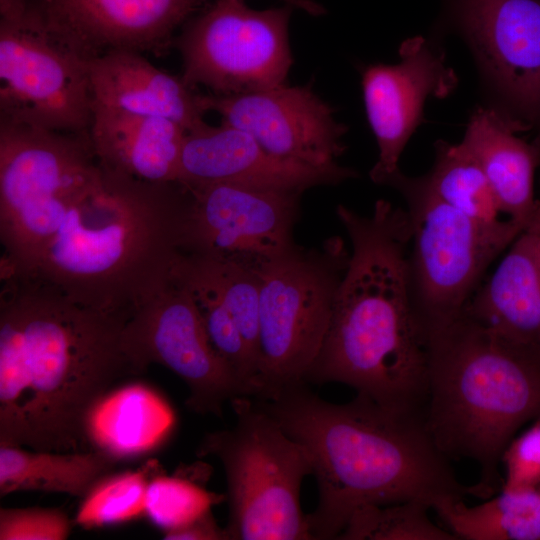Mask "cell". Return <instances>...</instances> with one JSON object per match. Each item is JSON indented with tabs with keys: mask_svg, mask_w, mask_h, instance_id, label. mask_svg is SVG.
I'll return each mask as SVG.
<instances>
[{
	"mask_svg": "<svg viewBox=\"0 0 540 540\" xmlns=\"http://www.w3.org/2000/svg\"><path fill=\"white\" fill-rule=\"evenodd\" d=\"M1 281L0 445L95 449L91 413L115 384L142 375L124 346L130 315L81 305L37 278Z\"/></svg>",
	"mask_w": 540,
	"mask_h": 540,
	"instance_id": "obj_1",
	"label": "cell"
},
{
	"mask_svg": "<svg viewBox=\"0 0 540 540\" xmlns=\"http://www.w3.org/2000/svg\"><path fill=\"white\" fill-rule=\"evenodd\" d=\"M257 403L308 451L318 502L307 514L313 539H337L367 504L419 500L431 508L474 495L460 483L420 416L389 410L357 393L335 404L306 382Z\"/></svg>",
	"mask_w": 540,
	"mask_h": 540,
	"instance_id": "obj_2",
	"label": "cell"
},
{
	"mask_svg": "<svg viewBox=\"0 0 540 540\" xmlns=\"http://www.w3.org/2000/svg\"><path fill=\"white\" fill-rule=\"evenodd\" d=\"M352 250L322 347L304 382L353 387L380 406L422 416L428 351L409 285L406 210L378 200L369 215L338 205Z\"/></svg>",
	"mask_w": 540,
	"mask_h": 540,
	"instance_id": "obj_3",
	"label": "cell"
},
{
	"mask_svg": "<svg viewBox=\"0 0 540 540\" xmlns=\"http://www.w3.org/2000/svg\"><path fill=\"white\" fill-rule=\"evenodd\" d=\"M187 202L178 182H147L100 163L30 277L81 305L130 315L170 280Z\"/></svg>",
	"mask_w": 540,
	"mask_h": 540,
	"instance_id": "obj_4",
	"label": "cell"
},
{
	"mask_svg": "<svg viewBox=\"0 0 540 540\" xmlns=\"http://www.w3.org/2000/svg\"><path fill=\"white\" fill-rule=\"evenodd\" d=\"M427 351L425 428L446 458L478 465L475 496H493L506 447L540 414V362L465 311L427 339Z\"/></svg>",
	"mask_w": 540,
	"mask_h": 540,
	"instance_id": "obj_5",
	"label": "cell"
},
{
	"mask_svg": "<svg viewBox=\"0 0 540 540\" xmlns=\"http://www.w3.org/2000/svg\"><path fill=\"white\" fill-rule=\"evenodd\" d=\"M100 163L86 133L0 121L1 278L30 277Z\"/></svg>",
	"mask_w": 540,
	"mask_h": 540,
	"instance_id": "obj_6",
	"label": "cell"
},
{
	"mask_svg": "<svg viewBox=\"0 0 540 540\" xmlns=\"http://www.w3.org/2000/svg\"><path fill=\"white\" fill-rule=\"evenodd\" d=\"M235 423L208 433L197 455L217 458L227 483V540L313 539L301 508L303 479L313 474L306 448L253 397L230 402Z\"/></svg>",
	"mask_w": 540,
	"mask_h": 540,
	"instance_id": "obj_7",
	"label": "cell"
},
{
	"mask_svg": "<svg viewBox=\"0 0 540 540\" xmlns=\"http://www.w3.org/2000/svg\"><path fill=\"white\" fill-rule=\"evenodd\" d=\"M385 185L398 190L407 204L410 293L427 344L464 313L486 269L524 228L508 218L490 225L465 216L441 201L424 176L398 170Z\"/></svg>",
	"mask_w": 540,
	"mask_h": 540,
	"instance_id": "obj_8",
	"label": "cell"
},
{
	"mask_svg": "<svg viewBox=\"0 0 540 540\" xmlns=\"http://www.w3.org/2000/svg\"><path fill=\"white\" fill-rule=\"evenodd\" d=\"M350 260L338 236L299 244L266 263L260 282L257 374L253 398L269 400L304 382L325 339Z\"/></svg>",
	"mask_w": 540,
	"mask_h": 540,
	"instance_id": "obj_9",
	"label": "cell"
},
{
	"mask_svg": "<svg viewBox=\"0 0 540 540\" xmlns=\"http://www.w3.org/2000/svg\"><path fill=\"white\" fill-rule=\"evenodd\" d=\"M292 6L251 9L245 0H212L188 20L173 45L181 76L217 95H233L287 83Z\"/></svg>",
	"mask_w": 540,
	"mask_h": 540,
	"instance_id": "obj_10",
	"label": "cell"
},
{
	"mask_svg": "<svg viewBox=\"0 0 540 540\" xmlns=\"http://www.w3.org/2000/svg\"><path fill=\"white\" fill-rule=\"evenodd\" d=\"M88 62L27 14L0 19V121L89 132L94 100Z\"/></svg>",
	"mask_w": 540,
	"mask_h": 540,
	"instance_id": "obj_11",
	"label": "cell"
},
{
	"mask_svg": "<svg viewBox=\"0 0 540 540\" xmlns=\"http://www.w3.org/2000/svg\"><path fill=\"white\" fill-rule=\"evenodd\" d=\"M127 354L143 374L160 364L188 388L186 406L221 417L223 407L241 390L214 349L196 302L181 283L170 280L134 308L124 327Z\"/></svg>",
	"mask_w": 540,
	"mask_h": 540,
	"instance_id": "obj_12",
	"label": "cell"
},
{
	"mask_svg": "<svg viewBox=\"0 0 540 540\" xmlns=\"http://www.w3.org/2000/svg\"><path fill=\"white\" fill-rule=\"evenodd\" d=\"M186 189L183 252L228 259L258 271L297 244L301 192L231 183Z\"/></svg>",
	"mask_w": 540,
	"mask_h": 540,
	"instance_id": "obj_13",
	"label": "cell"
},
{
	"mask_svg": "<svg viewBox=\"0 0 540 540\" xmlns=\"http://www.w3.org/2000/svg\"><path fill=\"white\" fill-rule=\"evenodd\" d=\"M502 114L540 127V0H447Z\"/></svg>",
	"mask_w": 540,
	"mask_h": 540,
	"instance_id": "obj_14",
	"label": "cell"
},
{
	"mask_svg": "<svg viewBox=\"0 0 540 540\" xmlns=\"http://www.w3.org/2000/svg\"><path fill=\"white\" fill-rule=\"evenodd\" d=\"M26 14L91 60L112 50L166 52L212 0H25Z\"/></svg>",
	"mask_w": 540,
	"mask_h": 540,
	"instance_id": "obj_15",
	"label": "cell"
},
{
	"mask_svg": "<svg viewBox=\"0 0 540 540\" xmlns=\"http://www.w3.org/2000/svg\"><path fill=\"white\" fill-rule=\"evenodd\" d=\"M207 111L221 123L252 136L268 152L288 160L327 167L339 164L348 128L311 82L233 95L204 94Z\"/></svg>",
	"mask_w": 540,
	"mask_h": 540,
	"instance_id": "obj_16",
	"label": "cell"
},
{
	"mask_svg": "<svg viewBox=\"0 0 540 540\" xmlns=\"http://www.w3.org/2000/svg\"><path fill=\"white\" fill-rule=\"evenodd\" d=\"M399 55L398 64L370 65L362 74L365 110L379 149L370 178L381 185L400 170V156L421 122L425 100L447 96L457 83L443 55L423 37L404 41Z\"/></svg>",
	"mask_w": 540,
	"mask_h": 540,
	"instance_id": "obj_17",
	"label": "cell"
},
{
	"mask_svg": "<svg viewBox=\"0 0 540 540\" xmlns=\"http://www.w3.org/2000/svg\"><path fill=\"white\" fill-rule=\"evenodd\" d=\"M356 177V170L340 164L317 167L278 157L236 127L206 123L185 136L177 182L185 188L231 183L303 193Z\"/></svg>",
	"mask_w": 540,
	"mask_h": 540,
	"instance_id": "obj_18",
	"label": "cell"
},
{
	"mask_svg": "<svg viewBox=\"0 0 540 540\" xmlns=\"http://www.w3.org/2000/svg\"><path fill=\"white\" fill-rule=\"evenodd\" d=\"M88 66L96 106L166 118L187 133L206 124L204 94L140 52L112 50L89 60Z\"/></svg>",
	"mask_w": 540,
	"mask_h": 540,
	"instance_id": "obj_19",
	"label": "cell"
},
{
	"mask_svg": "<svg viewBox=\"0 0 540 540\" xmlns=\"http://www.w3.org/2000/svg\"><path fill=\"white\" fill-rule=\"evenodd\" d=\"M187 132L162 117L94 105L89 137L99 162L153 183L177 182Z\"/></svg>",
	"mask_w": 540,
	"mask_h": 540,
	"instance_id": "obj_20",
	"label": "cell"
},
{
	"mask_svg": "<svg viewBox=\"0 0 540 540\" xmlns=\"http://www.w3.org/2000/svg\"><path fill=\"white\" fill-rule=\"evenodd\" d=\"M465 313L507 341L540 350V259L531 232H522Z\"/></svg>",
	"mask_w": 540,
	"mask_h": 540,
	"instance_id": "obj_21",
	"label": "cell"
},
{
	"mask_svg": "<svg viewBox=\"0 0 540 540\" xmlns=\"http://www.w3.org/2000/svg\"><path fill=\"white\" fill-rule=\"evenodd\" d=\"M523 128L498 110L478 108L470 117L461 142L479 163L504 215L524 230L537 199L534 174L536 149L518 138Z\"/></svg>",
	"mask_w": 540,
	"mask_h": 540,
	"instance_id": "obj_22",
	"label": "cell"
},
{
	"mask_svg": "<svg viewBox=\"0 0 540 540\" xmlns=\"http://www.w3.org/2000/svg\"><path fill=\"white\" fill-rule=\"evenodd\" d=\"M118 462L101 449L58 452L0 445V495L34 490L83 499Z\"/></svg>",
	"mask_w": 540,
	"mask_h": 540,
	"instance_id": "obj_23",
	"label": "cell"
},
{
	"mask_svg": "<svg viewBox=\"0 0 540 540\" xmlns=\"http://www.w3.org/2000/svg\"><path fill=\"white\" fill-rule=\"evenodd\" d=\"M174 415L168 404L141 385L109 392L95 407L88 422L93 448L120 458L156 446L170 432Z\"/></svg>",
	"mask_w": 540,
	"mask_h": 540,
	"instance_id": "obj_24",
	"label": "cell"
},
{
	"mask_svg": "<svg viewBox=\"0 0 540 540\" xmlns=\"http://www.w3.org/2000/svg\"><path fill=\"white\" fill-rule=\"evenodd\" d=\"M434 510L458 539L540 540V488L502 489L475 506L447 500Z\"/></svg>",
	"mask_w": 540,
	"mask_h": 540,
	"instance_id": "obj_25",
	"label": "cell"
},
{
	"mask_svg": "<svg viewBox=\"0 0 540 540\" xmlns=\"http://www.w3.org/2000/svg\"><path fill=\"white\" fill-rule=\"evenodd\" d=\"M171 279L190 291L214 349L230 368L242 396L252 397L255 361L236 321L197 256L181 252L173 265Z\"/></svg>",
	"mask_w": 540,
	"mask_h": 540,
	"instance_id": "obj_26",
	"label": "cell"
},
{
	"mask_svg": "<svg viewBox=\"0 0 540 540\" xmlns=\"http://www.w3.org/2000/svg\"><path fill=\"white\" fill-rule=\"evenodd\" d=\"M424 178L441 201L465 216L490 225L503 221L487 177L462 143L438 141L434 165Z\"/></svg>",
	"mask_w": 540,
	"mask_h": 540,
	"instance_id": "obj_27",
	"label": "cell"
},
{
	"mask_svg": "<svg viewBox=\"0 0 540 540\" xmlns=\"http://www.w3.org/2000/svg\"><path fill=\"white\" fill-rule=\"evenodd\" d=\"M431 507L419 500L356 509L337 539L343 540H457L431 521Z\"/></svg>",
	"mask_w": 540,
	"mask_h": 540,
	"instance_id": "obj_28",
	"label": "cell"
},
{
	"mask_svg": "<svg viewBox=\"0 0 540 540\" xmlns=\"http://www.w3.org/2000/svg\"><path fill=\"white\" fill-rule=\"evenodd\" d=\"M192 254L201 262L236 321L255 361L257 374L260 306V282L257 271L228 259Z\"/></svg>",
	"mask_w": 540,
	"mask_h": 540,
	"instance_id": "obj_29",
	"label": "cell"
},
{
	"mask_svg": "<svg viewBox=\"0 0 540 540\" xmlns=\"http://www.w3.org/2000/svg\"><path fill=\"white\" fill-rule=\"evenodd\" d=\"M148 482L140 470L107 475L83 498L76 523L94 528L137 518L145 513Z\"/></svg>",
	"mask_w": 540,
	"mask_h": 540,
	"instance_id": "obj_30",
	"label": "cell"
},
{
	"mask_svg": "<svg viewBox=\"0 0 540 540\" xmlns=\"http://www.w3.org/2000/svg\"><path fill=\"white\" fill-rule=\"evenodd\" d=\"M224 499V495L209 492L188 478L157 476L147 485L145 514L167 531L190 522Z\"/></svg>",
	"mask_w": 540,
	"mask_h": 540,
	"instance_id": "obj_31",
	"label": "cell"
},
{
	"mask_svg": "<svg viewBox=\"0 0 540 540\" xmlns=\"http://www.w3.org/2000/svg\"><path fill=\"white\" fill-rule=\"evenodd\" d=\"M71 522L56 508H1L0 540H63Z\"/></svg>",
	"mask_w": 540,
	"mask_h": 540,
	"instance_id": "obj_32",
	"label": "cell"
},
{
	"mask_svg": "<svg viewBox=\"0 0 540 540\" xmlns=\"http://www.w3.org/2000/svg\"><path fill=\"white\" fill-rule=\"evenodd\" d=\"M501 462L505 469L503 490L540 487V414L526 431L510 441Z\"/></svg>",
	"mask_w": 540,
	"mask_h": 540,
	"instance_id": "obj_33",
	"label": "cell"
},
{
	"mask_svg": "<svg viewBox=\"0 0 540 540\" xmlns=\"http://www.w3.org/2000/svg\"><path fill=\"white\" fill-rule=\"evenodd\" d=\"M167 540H227L225 529L215 520L211 509L176 528L164 531Z\"/></svg>",
	"mask_w": 540,
	"mask_h": 540,
	"instance_id": "obj_34",
	"label": "cell"
},
{
	"mask_svg": "<svg viewBox=\"0 0 540 540\" xmlns=\"http://www.w3.org/2000/svg\"><path fill=\"white\" fill-rule=\"evenodd\" d=\"M26 14L25 0H0V19L18 20Z\"/></svg>",
	"mask_w": 540,
	"mask_h": 540,
	"instance_id": "obj_35",
	"label": "cell"
},
{
	"mask_svg": "<svg viewBox=\"0 0 540 540\" xmlns=\"http://www.w3.org/2000/svg\"><path fill=\"white\" fill-rule=\"evenodd\" d=\"M285 4L303 10L312 16H320L326 13L325 8L314 0H282Z\"/></svg>",
	"mask_w": 540,
	"mask_h": 540,
	"instance_id": "obj_36",
	"label": "cell"
},
{
	"mask_svg": "<svg viewBox=\"0 0 540 540\" xmlns=\"http://www.w3.org/2000/svg\"><path fill=\"white\" fill-rule=\"evenodd\" d=\"M524 231L540 233V200L537 201L535 209L528 219Z\"/></svg>",
	"mask_w": 540,
	"mask_h": 540,
	"instance_id": "obj_37",
	"label": "cell"
},
{
	"mask_svg": "<svg viewBox=\"0 0 540 540\" xmlns=\"http://www.w3.org/2000/svg\"><path fill=\"white\" fill-rule=\"evenodd\" d=\"M531 233L533 234L536 252H537V255H538L539 259H540V233H538V232H531Z\"/></svg>",
	"mask_w": 540,
	"mask_h": 540,
	"instance_id": "obj_38",
	"label": "cell"
},
{
	"mask_svg": "<svg viewBox=\"0 0 540 540\" xmlns=\"http://www.w3.org/2000/svg\"><path fill=\"white\" fill-rule=\"evenodd\" d=\"M533 145H534V147L536 149V152H537V155H538V160H539V165H540V134L538 135V137L533 142Z\"/></svg>",
	"mask_w": 540,
	"mask_h": 540,
	"instance_id": "obj_39",
	"label": "cell"
},
{
	"mask_svg": "<svg viewBox=\"0 0 540 540\" xmlns=\"http://www.w3.org/2000/svg\"><path fill=\"white\" fill-rule=\"evenodd\" d=\"M539 360H540V355H539Z\"/></svg>",
	"mask_w": 540,
	"mask_h": 540,
	"instance_id": "obj_40",
	"label": "cell"
},
{
	"mask_svg": "<svg viewBox=\"0 0 540 540\" xmlns=\"http://www.w3.org/2000/svg\"><path fill=\"white\" fill-rule=\"evenodd\" d=\"M540 488V487H539Z\"/></svg>",
	"mask_w": 540,
	"mask_h": 540,
	"instance_id": "obj_41",
	"label": "cell"
}]
</instances>
